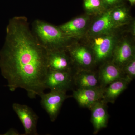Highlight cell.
Here are the masks:
<instances>
[{
    "label": "cell",
    "mask_w": 135,
    "mask_h": 135,
    "mask_svg": "<svg viewBox=\"0 0 135 135\" xmlns=\"http://www.w3.org/2000/svg\"><path fill=\"white\" fill-rule=\"evenodd\" d=\"M6 31L0 50V69L7 86L11 92L23 89L31 99L40 96L46 89L47 50L34 35L26 17H13Z\"/></svg>",
    "instance_id": "1"
},
{
    "label": "cell",
    "mask_w": 135,
    "mask_h": 135,
    "mask_svg": "<svg viewBox=\"0 0 135 135\" xmlns=\"http://www.w3.org/2000/svg\"><path fill=\"white\" fill-rule=\"evenodd\" d=\"M32 31L39 43L47 50H66L73 40L64 33L58 26L41 20L33 21Z\"/></svg>",
    "instance_id": "2"
},
{
    "label": "cell",
    "mask_w": 135,
    "mask_h": 135,
    "mask_svg": "<svg viewBox=\"0 0 135 135\" xmlns=\"http://www.w3.org/2000/svg\"><path fill=\"white\" fill-rule=\"evenodd\" d=\"M114 32L88 38L89 47L94 55L95 64L104 62L110 57L117 40Z\"/></svg>",
    "instance_id": "3"
},
{
    "label": "cell",
    "mask_w": 135,
    "mask_h": 135,
    "mask_svg": "<svg viewBox=\"0 0 135 135\" xmlns=\"http://www.w3.org/2000/svg\"><path fill=\"white\" fill-rule=\"evenodd\" d=\"M73 64L77 65L78 69L91 70L95 64L94 55L89 46L71 44L66 48Z\"/></svg>",
    "instance_id": "4"
},
{
    "label": "cell",
    "mask_w": 135,
    "mask_h": 135,
    "mask_svg": "<svg viewBox=\"0 0 135 135\" xmlns=\"http://www.w3.org/2000/svg\"><path fill=\"white\" fill-rule=\"evenodd\" d=\"M40 97L41 98L42 106L49 114L51 121L54 122L58 116L64 101L72 96L67 95L64 91L51 90L47 94L42 93Z\"/></svg>",
    "instance_id": "5"
},
{
    "label": "cell",
    "mask_w": 135,
    "mask_h": 135,
    "mask_svg": "<svg viewBox=\"0 0 135 135\" xmlns=\"http://www.w3.org/2000/svg\"><path fill=\"white\" fill-rule=\"evenodd\" d=\"M12 107L23 126L24 135H38L37 124L39 117L31 108L17 103L13 104Z\"/></svg>",
    "instance_id": "6"
},
{
    "label": "cell",
    "mask_w": 135,
    "mask_h": 135,
    "mask_svg": "<svg viewBox=\"0 0 135 135\" xmlns=\"http://www.w3.org/2000/svg\"><path fill=\"white\" fill-rule=\"evenodd\" d=\"M73 82L72 72L48 70L45 80V88L51 90L66 92Z\"/></svg>",
    "instance_id": "7"
},
{
    "label": "cell",
    "mask_w": 135,
    "mask_h": 135,
    "mask_svg": "<svg viewBox=\"0 0 135 135\" xmlns=\"http://www.w3.org/2000/svg\"><path fill=\"white\" fill-rule=\"evenodd\" d=\"M112 9L107 10L94 20L89 26L85 36L88 38L115 32L118 29L111 16Z\"/></svg>",
    "instance_id": "8"
},
{
    "label": "cell",
    "mask_w": 135,
    "mask_h": 135,
    "mask_svg": "<svg viewBox=\"0 0 135 135\" xmlns=\"http://www.w3.org/2000/svg\"><path fill=\"white\" fill-rule=\"evenodd\" d=\"M89 15L80 16L58 26L64 33L71 38H80L85 36L89 27Z\"/></svg>",
    "instance_id": "9"
},
{
    "label": "cell",
    "mask_w": 135,
    "mask_h": 135,
    "mask_svg": "<svg viewBox=\"0 0 135 135\" xmlns=\"http://www.w3.org/2000/svg\"><path fill=\"white\" fill-rule=\"evenodd\" d=\"M135 56L134 46L130 41L123 38L116 42L111 55V61L122 68Z\"/></svg>",
    "instance_id": "10"
},
{
    "label": "cell",
    "mask_w": 135,
    "mask_h": 135,
    "mask_svg": "<svg viewBox=\"0 0 135 135\" xmlns=\"http://www.w3.org/2000/svg\"><path fill=\"white\" fill-rule=\"evenodd\" d=\"M49 70L72 72V62L65 49L47 50Z\"/></svg>",
    "instance_id": "11"
},
{
    "label": "cell",
    "mask_w": 135,
    "mask_h": 135,
    "mask_svg": "<svg viewBox=\"0 0 135 135\" xmlns=\"http://www.w3.org/2000/svg\"><path fill=\"white\" fill-rule=\"evenodd\" d=\"M103 89L101 87L95 88H78L73 92V97L80 106L90 109L103 98Z\"/></svg>",
    "instance_id": "12"
},
{
    "label": "cell",
    "mask_w": 135,
    "mask_h": 135,
    "mask_svg": "<svg viewBox=\"0 0 135 135\" xmlns=\"http://www.w3.org/2000/svg\"><path fill=\"white\" fill-rule=\"evenodd\" d=\"M98 74L99 84L103 89L115 81L126 78L121 68L112 61L105 63L99 69Z\"/></svg>",
    "instance_id": "13"
},
{
    "label": "cell",
    "mask_w": 135,
    "mask_h": 135,
    "mask_svg": "<svg viewBox=\"0 0 135 135\" xmlns=\"http://www.w3.org/2000/svg\"><path fill=\"white\" fill-rule=\"evenodd\" d=\"M107 104L101 100L90 109L91 111V121L94 127V134L107 127L109 116Z\"/></svg>",
    "instance_id": "14"
},
{
    "label": "cell",
    "mask_w": 135,
    "mask_h": 135,
    "mask_svg": "<svg viewBox=\"0 0 135 135\" xmlns=\"http://www.w3.org/2000/svg\"><path fill=\"white\" fill-rule=\"evenodd\" d=\"M73 82L78 88H95L101 87L98 74L91 70L78 69L73 76Z\"/></svg>",
    "instance_id": "15"
},
{
    "label": "cell",
    "mask_w": 135,
    "mask_h": 135,
    "mask_svg": "<svg viewBox=\"0 0 135 135\" xmlns=\"http://www.w3.org/2000/svg\"><path fill=\"white\" fill-rule=\"evenodd\" d=\"M131 82L124 78L115 81L107 85L103 89V100L107 104H114L116 99L127 88Z\"/></svg>",
    "instance_id": "16"
},
{
    "label": "cell",
    "mask_w": 135,
    "mask_h": 135,
    "mask_svg": "<svg viewBox=\"0 0 135 135\" xmlns=\"http://www.w3.org/2000/svg\"><path fill=\"white\" fill-rule=\"evenodd\" d=\"M111 16L117 28L129 23L131 20L128 9L124 5H119L112 8Z\"/></svg>",
    "instance_id": "17"
},
{
    "label": "cell",
    "mask_w": 135,
    "mask_h": 135,
    "mask_svg": "<svg viewBox=\"0 0 135 135\" xmlns=\"http://www.w3.org/2000/svg\"><path fill=\"white\" fill-rule=\"evenodd\" d=\"M83 7L87 15H99L107 10L103 0H83Z\"/></svg>",
    "instance_id": "18"
},
{
    "label": "cell",
    "mask_w": 135,
    "mask_h": 135,
    "mask_svg": "<svg viewBox=\"0 0 135 135\" xmlns=\"http://www.w3.org/2000/svg\"><path fill=\"white\" fill-rule=\"evenodd\" d=\"M124 76L131 82L135 77V56L122 68Z\"/></svg>",
    "instance_id": "19"
},
{
    "label": "cell",
    "mask_w": 135,
    "mask_h": 135,
    "mask_svg": "<svg viewBox=\"0 0 135 135\" xmlns=\"http://www.w3.org/2000/svg\"><path fill=\"white\" fill-rule=\"evenodd\" d=\"M122 0H103L107 9L112 8L120 5Z\"/></svg>",
    "instance_id": "20"
},
{
    "label": "cell",
    "mask_w": 135,
    "mask_h": 135,
    "mask_svg": "<svg viewBox=\"0 0 135 135\" xmlns=\"http://www.w3.org/2000/svg\"><path fill=\"white\" fill-rule=\"evenodd\" d=\"M19 133H18V132L17 131H16L14 129H10L7 132V133H5V134H4V135H19Z\"/></svg>",
    "instance_id": "21"
},
{
    "label": "cell",
    "mask_w": 135,
    "mask_h": 135,
    "mask_svg": "<svg viewBox=\"0 0 135 135\" xmlns=\"http://www.w3.org/2000/svg\"><path fill=\"white\" fill-rule=\"evenodd\" d=\"M130 2V4L131 5H134L135 4V0H128Z\"/></svg>",
    "instance_id": "22"
},
{
    "label": "cell",
    "mask_w": 135,
    "mask_h": 135,
    "mask_svg": "<svg viewBox=\"0 0 135 135\" xmlns=\"http://www.w3.org/2000/svg\"><path fill=\"white\" fill-rule=\"evenodd\" d=\"M0 135H1V134H0Z\"/></svg>",
    "instance_id": "23"
}]
</instances>
